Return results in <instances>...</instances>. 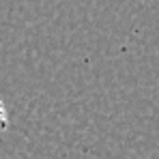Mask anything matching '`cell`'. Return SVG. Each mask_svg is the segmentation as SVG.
I'll list each match as a JSON object with an SVG mask.
<instances>
[{"label": "cell", "mask_w": 159, "mask_h": 159, "mask_svg": "<svg viewBox=\"0 0 159 159\" xmlns=\"http://www.w3.org/2000/svg\"><path fill=\"white\" fill-rule=\"evenodd\" d=\"M2 129H7V110L0 103V131H2Z\"/></svg>", "instance_id": "6da1fadb"}]
</instances>
